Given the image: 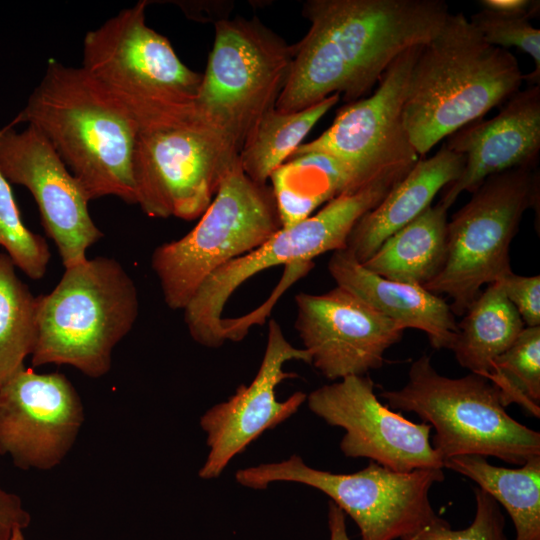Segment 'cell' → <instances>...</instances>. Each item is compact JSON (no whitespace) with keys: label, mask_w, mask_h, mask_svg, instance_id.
Masks as SVG:
<instances>
[{"label":"cell","mask_w":540,"mask_h":540,"mask_svg":"<svg viewBox=\"0 0 540 540\" xmlns=\"http://www.w3.org/2000/svg\"><path fill=\"white\" fill-rule=\"evenodd\" d=\"M310 22L293 46L275 108L292 112L333 94L348 103L370 94L404 51L434 38L449 16L443 0H309Z\"/></svg>","instance_id":"obj_1"},{"label":"cell","mask_w":540,"mask_h":540,"mask_svg":"<svg viewBox=\"0 0 540 540\" xmlns=\"http://www.w3.org/2000/svg\"><path fill=\"white\" fill-rule=\"evenodd\" d=\"M37 128L90 200L115 196L136 204L133 154L139 126L82 67L54 59L10 123Z\"/></svg>","instance_id":"obj_2"},{"label":"cell","mask_w":540,"mask_h":540,"mask_svg":"<svg viewBox=\"0 0 540 540\" xmlns=\"http://www.w3.org/2000/svg\"><path fill=\"white\" fill-rule=\"evenodd\" d=\"M516 57L487 43L461 12L447 17L412 68L403 122L420 157L441 140L482 119L520 90Z\"/></svg>","instance_id":"obj_3"},{"label":"cell","mask_w":540,"mask_h":540,"mask_svg":"<svg viewBox=\"0 0 540 540\" xmlns=\"http://www.w3.org/2000/svg\"><path fill=\"white\" fill-rule=\"evenodd\" d=\"M37 300L32 365H69L91 378L109 372L113 349L139 313L133 279L117 260L103 256L65 268L55 288Z\"/></svg>","instance_id":"obj_4"},{"label":"cell","mask_w":540,"mask_h":540,"mask_svg":"<svg viewBox=\"0 0 540 540\" xmlns=\"http://www.w3.org/2000/svg\"><path fill=\"white\" fill-rule=\"evenodd\" d=\"M391 409L416 413L435 434L432 447L443 463L455 456L479 455L523 465L540 456V433L505 410L498 389L486 377L439 374L423 354L408 371L406 384L379 395Z\"/></svg>","instance_id":"obj_5"},{"label":"cell","mask_w":540,"mask_h":540,"mask_svg":"<svg viewBox=\"0 0 540 540\" xmlns=\"http://www.w3.org/2000/svg\"><path fill=\"white\" fill-rule=\"evenodd\" d=\"M146 1L86 33L82 68L142 126L196 104L202 74L145 21Z\"/></svg>","instance_id":"obj_6"},{"label":"cell","mask_w":540,"mask_h":540,"mask_svg":"<svg viewBox=\"0 0 540 540\" xmlns=\"http://www.w3.org/2000/svg\"><path fill=\"white\" fill-rule=\"evenodd\" d=\"M238 150L197 105L139 127L133 178L136 200L149 217H200L238 161Z\"/></svg>","instance_id":"obj_7"},{"label":"cell","mask_w":540,"mask_h":540,"mask_svg":"<svg viewBox=\"0 0 540 540\" xmlns=\"http://www.w3.org/2000/svg\"><path fill=\"white\" fill-rule=\"evenodd\" d=\"M281 228L271 187L249 178L238 159L193 229L153 251L151 266L165 304L183 310L212 273L255 250Z\"/></svg>","instance_id":"obj_8"},{"label":"cell","mask_w":540,"mask_h":540,"mask_svg":"<svg viewBox=\"0 0 540 540\" xmlns=\"http://www.w3.org/2000/svg\"><path fill=\"white\" fill-rule=\"evenodd\" d=\"M396 184L395 179L386 177L342 194L306 219L281 228L250 253L217 269L183 309L184 322L192 339L209 348L222 346L228 340L229 326L222 313L238 287L268 268L309 263L326 252L345 249L357 222L374 209Z\"/></svg>","instance_id":"obj_9"},{"label":"cell","mask_w":540,"mask_h":540,"mask_svg":"<svg viewBox=\"0 0 540 540\" xmlns=\"http://www.w3.org/2000/svg\"><path fill=\"white\" fill-rule=\"evenodd\" d=\"M539 201V173L517 168L486 178L447 223V252L440 273L424 288L452 299L463 316L485 284L512 272L510 245L525 211Z\"/></svg>","instance_id":"obj_10"},{"label":"cell","mask_w":540,"mask_h":540,"mask_svg":"<svg viewBox=\"0 0 540 540\" xmlns=\"http://www.w3.org/2000/svg\"><path fill=\"white\" fill-rule=\"evenodd\" d=\"M235 479L253 489L281 481L308 485L354 520L361 540H402L437 516L429 492L444 480V473L442 469L397 472L370 460L357 472L338 474L309 467L292 455L281 462L240 469Z\"/></svg>","instance_id":"obj_11"},{"label":"cell","mask_w":540,"mask_h":540,"mask_svg":"<svg viewBox=\"0 0 540 540\" xmlns=\"http://www.w3.org/2000/svg\"><path fill=\"white\" fill-rule=\"evenodd\" d=\"M215 36L196 105L238 153L261 117L275 108L293 46L257 18L215 21Z\"/></svg>","instance_id":"obj_12"},{"label":"cell","mask_w":540,"mask_h":540,"mask_svg":"<svg viewBox=\"0 0 540 540\" xmlns=\"http://www.w3.org/2000/svg\"><path fill=\"white\" fill-rule=\"evenodd\" d=\"M422 46L404 51L383 74L373 93L341 107L328 129L301 144L293 154H327L344 164L360 186L384 177L406 176L422 158L412 146L403 122L409 78Z\"/></svg>","instance_id":"obj_13"},{"label":"cell","mask_w":540,"mask_h":540,"mask_svg":"<svg viewBox=\"0 0 540 540\" xmlns=\"http://www.w3.org/2000/svg\"><path fill=\"white\" fill-rule=\"evenodd\" d=\"M368 375L348 376L307 396L309 409L346 433L340 449L347 457L368 458L397 472L443 469L427 423H414L380 402Z\"/></svg>","instance_id":"obj_14"},{"label":"cell","mask_w":540,"mask_h":540,"mask_svg":"<svg viewBox=\"0 0 540 540\" xmlns=\"http://www.w3.org/2000/svg\"><path fill=\"white\" fill-rule=\"evenodd\" d=\"M0 171L32 194L49 238L65 268L86 261L103 233L88 210L90 198L48 139L34 126L0 129Z\"/></svg>","instance_id":"obj_15"},{"label":"cell","mask_w":540,"mask_h":540,"mask_svg":"<svg viewBox=\"0 0 540 540\" xmlns=\"http://www.w3.org/2000/svg\"><path fill=\"white\" fill-rule=\"evenodd\" d=\"M81 398L63 374L25 367L0 388V455L23 470H50L74 445Z\"/></svg>","instance_id":"obj_16"},{"label":"cell","mask_w":540,"mask_h":540,"mask_svg":"<svg viewBox=\"0 0 540 540\" xmlns=\"http://www.w3.org/2000/svg\"><path fill=\"white\" fill-rule=\"evenodd\" d=\"M295 303L303 349L331 381L382 367L386 351L403 337L402 327L338 286L322 294L300 292Z\"/></svg>","instance_id":"obj_17"},{"label":"cell","mask_w":540,"mask_h":540,"mask_svg":"<svg viewBox=\"0 0 540 540\" xmlns=\"http://www.w3.org/2000/svg\"><path fill=\"white\" fill-rule=\"evenodd\" d=\"M291 360L310 364L305 349L294 347L284 336L279 323L268 325L265 352L255 378L241 384L226 401L214 405L200 419L207 435L208 456L199 470L203 479H215L228 463L266 430L272 429L295 414L306 401L301 391L285 401L276 397V387L285 379L296 377L283 370Z\"/></svg>","instance_id":"obj_18"},{"label":"cell","mask_w":540,"mask_h":540,"mask_svg":"<svg viewBox=\"0 0 540 540\" xmlns=\"http://www.w3.org/2000/svg\"><path fill=\"white\" fill-rule=\"evenodd\" d=\"M444 142L465 157L459 178L443 189L439 201L449 209L463 192H474L495 174L535 169L540 152V85L519 90L499 113L479 119L454 132Z\"/></svg>","instance_id":"obj_19"},{"label":"cell","mask_w":540,"mask_h":540,"mask_svg":"<svg viewBox=\"0 0 540 540\" xmlns=\"http://www.w3.org/2000/svg\"><path fill=\"white\" fill-rule=\"evenodd\" d=\"M328 271L336 283L394 321L404 330L423 331L437 350H451L458 334L456 316L439 295L424 287L381 277L347 248L332 252Z\"/></svg>","instance_id":"obj_20"},{"label":"cell","mask_w":540,"mask_h":540,"mask_svg":"<svg viewBox=\"0 0 540 540\" xmlns=\"http://www.w3.org/2000/svg\"><path fill=\"white\" fill-rule=\"evenodd\" d=\"M465 157L444 143L431 157L421 158L409 173L352 229L346 248L364 263L393 233L432 205L434 197L461 175Z\"/></svg>","instance_id":"obj_21"},{"label":"cell","mask_w":540,"mask_h":540,"mask_svg":"<svg viewBox=\"0 0 540 540\" xmlns=\"http://www.w3.org/2000/svg\"><path fill=\"white\" fill-rule=\"evenodd\" d=\"M447 211L440 203L429 206L390 235L363 266L386 279L424 287L446 260Z\"/></svg>","instance_id":"obj_22"},{"label":"cell","mask_w":540,"mask_h":540,"mask_svg":"<svg viewBox=\"0 0 540 540\" xmlns=\"http://www.w3.org/2000/svg\"><path fill=\"white\" fill-rule=\"evenodd\" d=\"M269 180L282 228L306 219L330 200L362 188L344 164L320 152L293 154Z\"/></svg>","instance_id":"obj_23"},{"label":"cell","mask_w":540,"mask_h":540,"mask_svg":"<svg viewBox=\"0 0 540 540\" xmlns=\"http://www.w3.org/2000/svg\"><path fill=\"white\" fill-rule=\"evenodd\" d=\"M463 316L451 350L461 367L487 378L493 361L515 342L525 324L497 282L481 291Z\"/></svg>","instance_id":"obj_24"},{"label":"cell","mask_w":540,"mask_h":540,"mask_svg":"<svg viewBox=\"0 0 540 540\" xmlns=\"http://www.w3.org/2000/svg\"><path fill=\"white\" fill-rule=\"evenodd\" d=\"M444 467L477 483L513 521L514 540H540V456L520 468L494 466L479 455H460L447 459Z\"/></svg>","instance_id":"obj_25"},{"label":"cell","mask_w":540,"mask_h":540,"mask_svg":"<svg viewBox=\"0 0 540 540\" xmlns=\"http://www.w3.org/2000/svg\"><path fill=\"white\" fill-rule=\"evenodd\" d=\"M340 100L339 94L305 109L284 112L271 109L245 138L238 158L244 173L259 184H267L271 174L302 144L315 124Z\"/></svg>","instance_id":"obj_26"},{"label":"cell","mask_w":540,"mask_h":540,"mask_svg":"<svg viewBox=\"0 0 540 540\" xmlns=\"http://www.w3.org/2000/svg\"><path fill=\"white\" fill-rule=\"evenodd\" d=\"M0 252V388L25 368L37 340L38 300Z\"/></svg>","instance_id":"obj_27"},{"label":"cell","mask_w":540,"mask_h":540,"mask_svg":"<svg viewBox=\"0 0 540 540\" xmlns=\"http://www.w3.org/2000/svg\"><path fill=\"white\" fill-rule=\"evenodd\" d=\"M506 408L511 403L540 417V326L525 327L515 342L492 363L487 377Z\"/></svg>","instance_id":"obj_28"},{"label":"cell","mask_w":540,"mask_h":540,"mask_svg":"<svg viewBox=\"0 0 540 540\" xmlns=\"http://www.w3.org/2000/svg\"><path fill=\"white\" fill-rule=\"evenodd\" d=\"M0 247L33 280L42 279L51 253L47 241L23 222L8 180L0 171Z\"/></svg>","instance_id":"obj_29"},{"label":"cell","mask_w":540,"mask_h":540,"mask_svg":"<svg viewBox=\"0 0 540 540\" xmlns=\"http://www.w3.org/2000/svg\"><path fill=\"white\" fill-rule=\"evenodd\" d=\"M482 38L489 44L503 49L516 47L530 55L535 69L524 75V81L532 85L540 83V30L530 18L500 14L482 9L469 19Z\"/></svg>","instance_id":"obj_30"},{"label":"cell","mask_w":540,"mask_h":540,"mask_svg":"<svg viewBox=\"0 0 540 540\" xmlns=\"http://www.w3.org/2000/svg\"><path fill=\"white\" fill-rule=\"evenodd\" d=\"M476 512L472 523L453 530L449 523L436 516L430 523L402 540H507L505 519L500 505L483 489H474Z\"/></svg>","instance_id":"obj_31"},{"label":"cell","mask_w":540,"mask_h":540,"mask_svg":"<svg viewBox=\"0 0 540 540\" xmlns=\"http://www.w3.org/2000/svg\"><path fill=\"white\" fill-rule=\"evenodd\" d=\"M497 283L525 327L540 326V276H522L512 271Z\"/></svg>","instance_id":"obj_32"},{"label":"cell","mask_w":540,"mask_h":540,"mask_svg":"<svg viewBox=\"0 0 540 540\" xmlns=\"http://www.w3.org/2000/svg\"><path fill=\"white\" fill-rule=\"evenodd\" d=\"M30 522L21 498L0 487V540H10L15 530L26 529Z\"/></svg>","instance_id":"obj_33"},{"label":"cell","mask_w":540,"mask_h":540,"mask_svg":"<svg viewBox=\"0 0 540 540\" xmlns=\"http://www.w3.org/2000/svg\"><path fill=\"white\" fill-rule=\"evenodd\" d=\"M479 5L483 9L500 14L524 16L530 19L538 16L540 8L538 0H481Z\"/></svg>","instance_id":"obj_34"},{"label":"cell","mask_w":540,"mask_h":540,"mask_svg":"<svg viewBox=\"0 0 540 540\" xmlns=\"http://www.w3.org/2000/svg\"><path fill=\"white\" fill-rule=\"evenodd\" d=\"M329 540H350L346 529V514L332 501L328 504Z\"/></svg>","instance_id":"obj_35"},{"label":"cell","mask_w":540,"mask_h":540,"mask_svg":"<svg viewBox=\"0 0 540 540\" xmlns=\"http://www.w3.org/2000/svg\"><path fill=\"white\" fill-rule=\"evenodd\" d=\"M10 540H26L24 537V530H15Z\"/></svg>","instance_id":"obj_36"}]
</instances>
